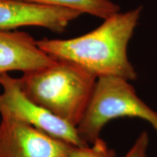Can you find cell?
I'll return each mask as SVG.
<instances>
[{"label": "cell", "mask_w": 157, "mask_h": 157, "mask_svg": "<svg viewBox=\"0 0 157 157\" xmlns=\"http://www.w3.org/2000/svg\"><path fill=\"white\" fill-rule=\"evenodd\" d=\"M38 5L64 7L105 19L120 12L119 5L111 0H22Z\"/></svg>", "instance_id": "obj_8"}, {"label": "cell", "mask_w": 157, "mask_h": 157, "mask_svg": "<svg viewBox=\"0 0 157 157\" xmlns=\"http://www.w3.org/2000/svg\"><path fill=\"white\" fill-rule=\"evenodd\" d=\"M0 115L26 123L75 147L89 146L78 137L75 127L31 101L23 93L19 78L0 75Z\"/></svg>", "instance_id": "obj_4"}, {"label": "cell", "mask_w": 157, "mask_h": 157, "mask_svg": "<svg viewBox=\"0 0 157 157\" xmlns=\"http://www.w3.org/2000/svg\"><path fill=\"white\" fill-rule=\"evenodd\" d=\"M75 146L9 117L0 122V157H66Z\"/></svg>", "instance_id": "obj_5"}, {"label": "cell", "mask_w": 157, "mask_h": 157, "mask_svg": "<svg viewBox=\"0 0 157 157\" xmlns=\"http://www.w3.org/2000/svg\"><path fill=\"white\" fill-rule=\"evenodd\" d=\"M66 157H117L115 151L110 148L101 138L93 144L84 147H75Z\"/></svg>", "instance_id": "obj_9"}, {"label": "cell", "mask_w": 157, "mask_h": 157, "mask_svg": "<svg viewBox=\"0 0 157 157\" xmlns=\"http://www.w3.org/2000/svg\"><path fill=\"white\" fill-rule=\"evenodd\" d=\"M124 117L143 119L157 133V112L139 98L129 81L116 76H101L97 78L76 132L82 140L92 145L101 138V131L110 121Z\"/></svg>", "instance_id": "obj_3"}, {"label": "cell", "mask_w": 157, "mask_h": 157, "mask_svg": "<svg viewBox=\"0 0 157 157\" xmlns=\"http://www.w3.org/2000/svg\"><path fill=\"white\" fill-rule=\"evenodd\" d=\"M149 137L146 131L140 132L123 157H148Z\"/></svg>", "instance_id": "obj_10"}, {"label": "cell", "mask_w": 157, "mask_h": 157, "mask_svg": "<svg viewBox=\"0 0 157 157\" xmlns=\"http://www.w3.org/2000/svg\"><path fill=\"white\" fill-rule=\"evenodd\" d=\"M56 59L50 66L23 73V93L39 106L76 127L93 95L98 77L68 60Z\"/></svg>", "instance_id": "obj_2"}, {"label": "cell", "mask_w": 157, "mask_h": 157, "mask_svg": "<svg viewBox=\"0 0 157 157\" xmlns=\"http://www.w3.org/2000/svg\"><path fill=\"white\" fill-rule=\"evenodd\" d=\"M24 31H0V75L9 71H32L50 66L56 59L37 46Z\"/></svg>", "instance_id": "obj_7"}, {"label": "cell", "mask_w": 157, "mask_h": 157, "mask_svg": "<svg viewBox=\"0 0 157 157\" xmlns=\"http://www.w3.org/2000/svg\"><path fill=\"white\" fill-rule=\"evenodd\" d=\"M82 15L64 7L30 3L22 0H0V31L38 26L57 33Z\"/></svg>", "instance_id": "obj_6"}, {"label": "cell", "mask_w": 157, "mask_h": 157, "mask_svg": "<svg viewBox=\"0 0 157 157\" xmlns=\"http://www.w3.org/2000/svg\"><path fill=\"white\" fill-rule=\"evenodd\" d=\"M142 7L119 12L87 34L68 39L43 38L36 44L53 58L78 65L97 76H116L128 81L137 78L127 48L140 17Z\"/></svg>", "instance_id": "obj_1"}]
</instances>
